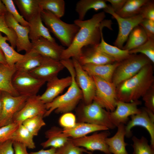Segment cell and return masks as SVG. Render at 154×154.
<instances>
[{
    "label": "cell",
    "instance_id": "52a82bcc",
    "mask_svg": "<svg viewBox=\"0 0 154 154\" xmlns=\"http://www.w3.org/2000/svg\"><path fill=\"white\" fill-rule=\"evenodd\" d=\"M94 81L96 91L93 100L107 110L114 111L118 100L116 86L112 82L96 76H92Z\"/></svg>",
    "mask_w": 154,
    "mask_h": 154
},
{
    "label": "cell",
    "instance_id": "d590c367",
    "mask_svg": "<svg viewBox=\"0 0 154 154\" xmlns=\"http://www.w3.org/2000/svg\"><path fill=\"white\" fill-rule=\"evenodd\" d=\"M44 116V114H40L28 118L22 124L34 137L37 136L41 128L46 125Z\"/></svg>",
    "mask_w": 154,
    "mask_h": 154
},
{
    "label": "cell",
    "instance_id": "5b68a950",
    "mask_svg": "<svg viewBox=\"0 0 154 154\" xmlns=\"http://www.w3.org/2000/svg\"><path fill=\"white\" fill-rule=\"evenodd\" d=\"M151 62L142 54H131L129 57L119 62L114 73L112 82L116 87L134 76L144 66Z\"/></svg>",
    "mask_w": 154,
    "mask_h": 154
},
{
    "label": "cell",
    "instance_id": "b9f144b4",
    "mask_svg": "<svg viewBox=\"0 0 154 154\" xmlns=\"http://www.w3.org/2000/svg\"><path fill=\"white\" fill-rule=\"evenodd\" d=\"M19 125L12 122L0 127V143L10 140L12 134Z\"/></svg>",
    "mask_w": 154,
    "mask_h": 154
},
{
    "label": "cell",
    "instance_id": "8d00e7d4",
    "mask_svg": "<svg viewBox=\"0 0 154 154\" xmlns=\"http://www.w3.org/2000/svg\"><path fill=\"white\" fill-rule=\"evenodd\" d=\"M132 139L133 154H154V148L148 144V141L145 137L142 136L139 139L134 136Z\"/></svg>",
    "mask_w": 154,
    "mask_h": 154
},
{
    "label": "cell",
    "instance_id": "7bdbcfd3",
    "mask_svg": "<svg viewBox=\"0 0 154 154\" xmlns=\"http://www.w3.org/2000/svg\"><path fill=\"white\" fill-rule=\"evenodd\" d=\"M139 14L144 19L154 21V1L148 0L141 7Z\"/></svg>",
    "mask_w": 154,
    "mask_h": 154
},
{
    "label": "cell",
    "instance_id": "9a60e30c",
    "mask_svg": "<svg viewBox=\"0 0 154 154\" xmlns=\"http://www.w3.org/2000/svg\"><path fill=\"white\" fill-rule=\"evenodd\" d=\"M141 104L139 100L130 102L118 100L115 110L110 112V119L113 124L116 127L120 124H126L129 116L140 112L141 109H139L138 106Z\"/></svg>",
    "mask_w": 154,
    "mask_h": 154
},
{
    "label": "cell",
    "instance_id": "5bb4252c",
    "mask_svg": "<svg viewBox=\"0 0 154 154\" xmlns=\"http://www.w3.org/2000/svg\"><path fill=\"white\" fill-rule=\"evenodd\" d=\"M40 95L29 97L22 108L14 116L12 122L22 124L25 119L40 114H44L46 110L44 104L40 98Z\"/></svg>",
    "mask_w": 154,
    "mask_h": 154
},
{
    "label": "cell",
    "instance_id": "484cf974",
    "mask_svg": "<svg viewBox=\"0 0 154 154\" xmlns=\"http://www.w3.org/2000/svg\"><path fill=\"white\" fill-rule=\"evenodd\" d=\"M62 129L56 127H53L45 133V141L42 143L40 145L44 148L49 147L57 149L64 146L68 141L69 138L65 136Z\"/></svg>",
    "mask_w": 154,
    "mask_h": 154
},
{
    "label": "cell",
    "instance_id": "7402d4cb",
    "mask_svg": "<svg viewBox=\"0 0 154 154\" xmlns=\"http://www.w3.org/2000/svg\"><path fill=\"white\" fill-rule=\"evenodd\" d=\"M29 23V38L31 42H33L42 37L51 41L56 42L47 27L43 23L40 13L28 21Z\"/></svg>",
    "mask_w": 154,
    "mask_h": 154
},
{
    "label": "cell",
    "instance_id": "f35d334b",
    "mask_svg": "<svg viewBox=\"0 0 154 154\" xmlns=\"http://www.w3.org/2000/svg\"><path fill=\"white\" fill-rule=\"evenodd\" d=\"M7 12L10 13L15 19L21 25L28 27L29 23L19 13L17 9L15 4L12 0H2Z\"/></svg>",
    "mask_w": 154,
    "mask_h": 154
},
{
    "label": "cell",
    "instance_id": "d4e9b609",
    "mask_svg": "<svg viewBox=\"0 0 154 154\" xmlns=\"http://www.w3.org/2000/svg\"><path fill=\"white\" fill-rule=\"evenodd\" d=\"M45 58L31 50L26 52L15 67L17 71L29 72L41 65Z\"/></svg>",
    "mask_w": 154,
    "mask_h": 154
},
{
    "label": "cell",
    "instance_id": "c3c4849f",
    "mask_svg": "<svg viewBox=\"0 0 154 154\" xmlns=\"http://www.w3.org/2000/svg\"><path fill=\"white\" fill-rule=\"evenodd\" d=\"M126 0H106L110 3L111 7L114 12L116 13L120 10L126 1Z\"/></svg>",
    "mask_w": 154,
    "mask_h": 154
},
{
    "label": "cell",
    "instance_id": "f6af8a7d",
    "mask_svg": "<svg viewBox=\"0 0 154 154\" xmlns=\"http://www.w3.org/2000/svg\"><path fill=\"white\" fill-rule=\"evenodd\" d=\"M145 108L154 112V86H153L142 97Z\"/></svg>",
    "mask_w": 154,
    "mask_h": 154
},
{
    "label": "cell",
    "instance_id": "1f68e13d",
    "mask_svg": "<svg viewBox=\"0 0 154 154\" xmlns=\"http://www.w3.org/2000/svg\"><path fill=\"white\" fill-rule=\"evenodd\" d=\"M8 38L2 36L0 32V48L3 52L8 65L11 68L15 67V64L21 60L24 56L16 51L14 48L7 42Z\"/></svg>",
    "mask_w": 154,
    "mask_h": 154
},
{
    "label": "cell",
    "instance_id": "ac0fdd59",
    "mask_svg": "<svg viewBox=\"0 0 154 154\" xmlns=\"http://www.w3.org/2000/svg\"><path fill=\"white\" fill-rule=\"evenodd\" d=\"M31 50L43 57L60 61L64 48L45 38L41 37L31 42Z\"/></svg>",
    "mask_w": 154,
    "mask_h": 154
},
{
    "label": "cell",
    "instance_id": "f907efd6",
    "mask_svg": "<svg viewBox=\"0 0 154 154\" xmlns=\"http://www.w3.org/2000/svg\"><path fill=\"white\" fill-rule=\"evenodd\" d=\"M57 149L54 147L48 149H42L37 152H33L29 153V154H56Z\"/></svg>",
    "mask_w": 154,
    "mask_h": 154
},
{
    "label": "cell",
    "instance_id": "9c48e42d",
    "mask_svg": "<svg viewBox=\"0 0 154 154\" xmlns=\"http://www.w3.org/2000/svg\"><path fill=\"white\" fill-rule=\"evenodd\" d=\"M104 10L105 13L111 15L117 22L119 31L114 44V46L122 49L131 31L135 27L139 25L144 19L140 14L128 18L121 17L114 11L111 5H108V7Z\"/></svg>",
    "mask_w": 154,
    "mask_h": 154
},
{
    "label": "cell",
    "instance_id": "7c38bea8",
    "mask_svg": "<svg viewBox=\"0 0 154 154\" xmlns=\"http://www.w3.org/2000/svg\"><path fill=\"white\" fill-rule=\"evenodd\" d=\"M131 120L125 125V137L129 138L132 135L131 129L136 126L145 128L150 137L151 146L154 148V112L146 108L141 109L139 113L131 116Z\"/></svg>",
    "mask_w": 154,
    "mask_h": 154
},
{
    "label": "cell",
    "instance_id": "836d02e7",
    "mask_svg": "<svg viewBox=\"0 0 154 154\" xmlns=\"http://www.w3.org/2000/svg\"><path fill=\"white\" fill-rule=\"evenodd\" d=\"M148 0H127L122 9L116 13L124 18L132 17L139 14L142 7Z\"/></svg>",
    "mask_w": 154,
    "mask_h": 154
},
{
    "label": "cell",
    "instance_id": "60d3db41",
    "mask_svg": "<svg viewBox=\"0 0 154 154\" xmlns=\"http://www.w3.org/2000/svg\"><path fill=\"white\" fill-rule=\"evenodd\" d=\"M5 15L0 16V32L6 35L9 39L11 46L13 48L16 47L17 37L14 31L7 25L5 19Z\"/></svg>",
    "mask_w": 154,
    "mask_h": 154
},
{
    "label": "cell",
    "instance_id": "6da1fadb",
    "mask_svg": "<svg viewBox=\"0 0 154 154\" xmlns=\"http://www.w3.org/2000/svg\"><path fill=\"white\" fill-rule=\"evenodd\" d=\"M105 13L101 12L96 14L87 20H74V23L77 25L79 30L70 45L63 51L61 60L77 58L82 48L88 46L98 45L101 39V33L104 27L112 29L111 20H105Z\"/></svg>",
    "mask_w": 154,
    "mask_h": 154
},
{
    "label": "cell",
    "instance_id": "bcb514c9",
    "mask_svg": "<svg viewBox=\"0 0 154 154\" xmlns=\"http://www.w3.org/2000/svg\"><path fill=\"white\" fill-rule=\"evenodd\" d=\"M139 25L143 28L148 38L154 39V21L144 19Z\"/></svg>",
    "mask_w": 154,
    "mask_h": 154
},
{
    "label": "cell",
    "instance_id": "83f0119b",
    "mask_svg": "<svg viewBox=\"0 0 154 154\" xmlns=\"http://www.w3.org/2000/svg\"><path fill=\"white\" fill-rule=\"evenodd\" d=\"M13 1L20 14L28 22L41 11L38 0H14Z\"/></svg>",
    "mask_w": 154,
    "mask_h": 154
},
{
    "label": "cell",
    "instance_id": "4fadbf2b",
    "mask_svg": "<svg viewBox=\"0 0 154 154\" xmlns=\"http://www.w3.org/2000/svg\"><path fill=\"white\" fill-rule=\"evenodd\" d=\"M110 134L107 130L88 136L76 139L69 138V139L74 145L84 148L88 151H99L105 154H112L106 141V138Z\"/></svg>",
    "mask_w": 154,
    "mask_h": 154
},
{
    "label": "cell",
    "instance_id": "816d5d0a",
    "mask_svg": "<svg viewBox=\"0 0 154 154\" xmlns=\"http://www.w3.org/2000/svg\"><path fill=\"white\" fill-rule=\"evenodd\" d=\"M7 12L5 6L2 1L0 0V16L5 15Z\"/></svg>",
    "mask_w": 154,
    "mask_h": 154
},
{
    "label": "cell",
    "instance_id": "603a6c76",
    "mask_svg": "<svg viewBox=\"0 0 154 154\" xmlns=\"http://www.w3.org/2000/svg\"><path fill=\"white\" fill-rule=\"evenodd\" d=\"M117 127V130L115 134L106 139L109 150L112 154H128L126 148L128 144L124 140L126 134L125 125L120 124Z\"/></svg>",
    "mask_w": 154,
    "mask_h": 154
},
{
    "label": "cell",
    "instance_id": "d6a6232c",
    "mask_svg": "<svg viewBox=\"0 0 154 154\" xmlns=\"http://www.w3.org/2000/svg\"><path fill=\"white\" fill-rule=\"evenodd\" d=\"M34 137L22 124H21L13 133L10 140L19 142L27 148L33 149L36 147Z\"/></svg>",
    "mask_w": 154,
    "mask_h": 154
},
{
    "label": "cell",
    "instance_id": "3957f363",
    "mask_svg": "<svg viewBox=\"0 0 154 154\" xmlns=\"http://www.w3.org/2000/svg\"><path fill=\"white\" fill-rule=\"evenodd\" d=\"M60 61L70 73L72 82L64 94L45 104L46 111L44 117L49 116L54 110L56 114L70 112L75 108L80 101L83 98L82 92L76 81L75 71L72 60H62Z\"/></svg>",
    "mask_w": 154,
    "mask_h": 154
},
{
    "label": "cell",
    "instance_id": "4316f807",
    "mask_svg": "<svg viewBox=\"0 0 154 154\" xmlns=\"http://www.w3.org/2000/svg\"><path fill=\"white\" fill-rule=\"evenodd\" d=\"M16 71L15 67L11 68L0 63V91L7 92L15 96H19L12 83V78Z\"/></svg>",
    "mask_w": 154,
    "mask_h": 154
},
{
    "label": "cell",
    "instance_id": "7dc6e473",
    "mask_svg": "<svg viewBox=\"0 0 154 154\" xmlns=\"http://www.w3.org/2000/svg\"><path fill=\"white\" fill-rule=\"evenodd\" d=\"M13 142L9 140L0 143V154H14Z\"/></svg>",
    "mask_w": 154,
    "mask_h": 154
},
{
    "label": "cell",
    "instance_id": "8992f818",
    "mask_svg": "<svg viewBox=\"0 0 154 154\" xmlns=\"http://www.w3.org/2000/svg\"><path fill=\"white\" fill-rule=\"evenodd\" d=\"M110 112L96 102L84 104L78 112V122L94 124L113 129L116 127L110 119Z\"/></svg>",
    "mask_w": 154,
    "mask_h": 154
},
{
    "label": "cell",
    "instance_id": "ab89813d",
    "mask_svg": "<svg viewBox=\"0 0 154 154\" xmlns=\"http://www.w3.org/2000/svg\"><path fill=\"white\" fill-rule=\"evenodd\" d=\"M85 152L88 154H92L85 148L74 145L69 140L63 147L57 149L56 154H83Z\"/></svg>",
    "mask_w": 154,
    "mask_h": 154
},
{
    "label": "cell",
    "instance_id": "f5cc1de1",
    "mask_svg": "<svg viewBox=\"0 0 154 154\" xmlns=\"http://www.w3.org/2000/svg\"><path fill=\"white\" fill-rule=\"evenodd\" d=\"M0 63L8 65L5 56L2 50L0 48Z\"/></svg>",
    "mask_w": 154,
    "mask_h": 154
},
{
    "label": "cell",
    "instance_id": "d6986e66",
    "mask_svg": "<svg viewBox=\"0 0 154 154\" xmlns=\"http://www.w3.org/2000/svg\"><path fill=\"white\" fill-rule=\"evenodd\" d=\"M64 68L60 61L45 57L41 65L29 73L35 78L47 82L57 77Z\"/></svg>",
    "mask_w": 154,
    "mask_h": 154
},
{
    "label": "cell",
    "instance_id": "e0dca14e",
    "mask_svg": "<svg viewBox=\"0 0 154 154\" xmlns=\"http://www.w3.org/2000/svg\"><path fill=\"white\" fill-rule=\"evenodd\" d=\"M98 45L88 46L82 48L80 54L76 58L82 66L88 64H104L116 62L100 50Z\"/></svg>",
    "mask_w": 154,
    "mask_h": 154
},
{
    "label": "cell",
    "instance_id": "ffe728a7",
    "mask_svg": "<svg viewBox=\"0 0 154 154\" xmlns=\"http://www.w3.org/2000/svg\"><path fill=\"white\" fill-rule=\"evenodd\" d=\"M47 82L45 91L40 96V99L45 104L52 101L66 88L70 86L72 82V78L70 76L59 79L56 77Z\"/></svg>",
    "mask_w": 154,
    "mask_h": 154
},
{
    "label": "cell",
    "instance_id": "e575fe53",
    "mask_svg": "<svg viewBox=\"0 0 154 154\" xmlns=\"http://www.w3.org/2000/svg\"><path fill=\"white\" fill-rule=\"evenodd\" d=\"M38 3L41 11H49L60 18L64 15L65 3L64 0H38Z\"/></svg>",
    "mask_w": 154,
    "mask_h": 154
},
{
    "label": "cell",
    "instance_id": "7a4b0ae2",
    "mask_svg": "<svg viewBox=\"0 0 154 154\" xmlns=\"http://www.w3.org/2000/svg\"><path fill=\"white\" fill-rule=\"evenodd\" d=\"M154 82L153 68L150 63L116 86L117 99L126 102L138 100L154 85Z\"/></svg>",
    "mask_w": 154,
    "mask_h": 154
},
{
    "label": "cell",
    "instance_id": "681fc988",
    "mask_svg": "<svg viewBox=\"0 0 154 154\" xmlns=\"http://www.w3.org/2000/svg\"><path fill=\"white\" fill-rule=\"evenodd\" d=\"M14 154H29L27 148L23 144L17 141L13 142Z\"/></svg>",
    "mask_w": 154,
    "mask_h": 154
},
{
    "label": "cell",
    "instance_id": "db71d44e",
    "mask_svg": "<svg viewBox=\"0 0 154 154\" xmlns=\"http://www.w3.org/2000/svg\"><path fill=\"white\" fill-rule=\"evenodd\" d=\"M1 92L0 91V116L1 114L2 107V102L1 98Z\"/></svg>",
    "mask_w": 154,
    "mask_h": 154
},
{
    "label": "cell",
    "instance_id": "74e56055",
    "mask_svg": "<svg viewBox=\"0 0 154 154\" xmlns=\"http://www.w3.org/2000/svg\"><path fill=\"white\" fill-rule=\"evenodd\" d=\"M130 54L140 53L146 56L152 63H154V39L148 38L144 44L129 51Z\"/></svg>",
    "mask_w": 154,
    "mask_h": 154
},
{
    "label": "cell",
    "instance_id": "cb8c5ba5",
    "mask_svg": "<svg viewBox=\"0 0 154 154\" xmlns=\"http://www.w3.org/2000/svg\"><path fill=\"white\" fill-rule=\"evenodd\" d=\"M119 62L101 65L92 64L82 66V68L91 76H96L112 82L114 73Z\"/></svg>",
    "mask_w": 154,
    "mask_h": 154
},
{
    "label": "cell",
    "instance_id": "ee69618b",
    "mask_svg": "<svg viewBox=\"0 0 154 154\" xmlns=\"http://www.w3.org/2000/svg\"><path fill=\"white\" fill-rule=\"evenodd\" d=\"M60 125L64 128H69L73 127L76 123L75 116L70 112L64 113L59 118Z\"/></svg>",
    "mask_w": 154,
    "mask_h": 154
},
{
    "label": "cell",
    "instance_id": "277c9868",
    "mask_svg": "<svg viewBox=\"0 0 154 154\" xmlns=\"http://www.w3.org/2000/svg\"><path fill=\"white\" fill-rule=\"evenodd\" d=\"M40 15L42 22L49 32H51L63 45L68 47L79 31V27L74 23L64 22L47 11H42Z\"/></svg>",
    "mask_w": 154,
    "mask_h": 154
},
{
    "label": "cell",
    "instance_id": "8fae6325",
    "mask_svg": "<svg viewBox=\"0 0 154 154\" xmlns=\"http://www.w3.org/2000/svg\"><path fill=\"white\" fill-rule=\"evenodd\" d=\"M75 73L76 83L81 89L85 104H89L93 100L96 91L95 83L92 77L82 68L76 58H72Z\"/></svg>",
    "mask_w": 154,
    "mask_h": 154
},
{
    "label": "cell",
    "instance_id": "4dcf8cb0",
    "mask_svg": "<svg viewBox=\"0 0 154 154\" xmlns=\"http://www.w3.org/2000/svg\"><path fill=\"white\" fill-rule=\"evenodd\" d=\"M148 38L140 25L135 27L130 33L126 44L122 49L129 51L137 48L145 43Z\"/></svg>",
    "mask_w": 154,
    "mask_h": 154
},
{
    "label": "cell",
    "instance_id": "ba28073f",
    "mask_svg": "<svg viewBox=\"0 0 154 154\" xmlns=\"http://www.w3.org/2000/svg\"><path fill=\"white\" fill-rule=\"evenodd\" d=\"M46 82L35 77L29 72L17 71L12 79L13 86L19 95L28 97L37 95Z\"/></svg>",
    "mask_w": 154,
    "mask_h": 154
},
{
    "label": "cell",
    "instance_id": "2e32d148",
    "mask_svg": "<svg viewBox=\"0 0 154 154\" xmlns=\"http://www.w3.org/2000/svg\"><path fill=\"white\" fill-rule=\"evenodd\" d=\"M5 17L7 25L13 29L16 35V47L17 52L25 50L27 52L30 51L32 49V43L29 38V27L21 25L8 12L5 14Z\"/></svg>",
    "mask_w": 154,
    "mask_h": 154
},
{
    "label": "cell",
    "instance_id": "30bf717a",
    "mask_svg": "<svg viewBox=\"0 0 154 154\" xmlns=\"http://www.w3.org/2000/svg\"><path fill=\"white\" fill-rule=\"evenodd\" d=\"M1 95L2 107L0 127L12 123L14 116L23 106L29 97L24 96H15L4 92H2Z\"/></svg>",
    "mask_w": 154,
    "mask_h": 154
},
{
    "label": "cell",
    "instance_id": "44dd1931",
    "mask_svg": "<svg viewBox=\"0 0 154 154\" xmlns=\"http://www.w3.org/2000/svg\"><path fill=\"white\" fill-rule=\"evenodd\" d=\"M109 129L105 127L88 123L78 122L72 127L64 128L62 131L66 136L73 139L78 138L86 136L90 133Z\"/></svg>",
    "mask_w": 154,
    "mask_h": 154
},
{
    "label": "cell",
    "instance_id": "f546056e",
    "mask_svg": "<svg viewBox=\"0 0 154 154\" xmlns=\"http://www.w3.org/2000/svg\"><path fill=\"white\" fill-rule=\"evenodd\" d=\"M108 6L105 0H80L76 3L75 10L78 15V19L84 20L89 10L92 9L97 11L100 9H104Z\"/></svg>",
    "mask_w": 154,
    "mask_h": 154
},
{
    "label": "cell",
    "instance_id": "f1b7e54d",
    "mask_svg": "<svg viewBox=\"0 0 154 154\" xmlns=\"http://www.w3.org/2000/svg\"><path fill=\"white\" fill-rule=\"evenodd\" d=\"M97 46L100 50L113 58L116 62H120L131 55L128 50L120 49L106 42L104 39L102 32L101 33L100 42Z\"/></svg>",
    "mask_w": 154,
    "mask_h": 154
}]
</instances>
